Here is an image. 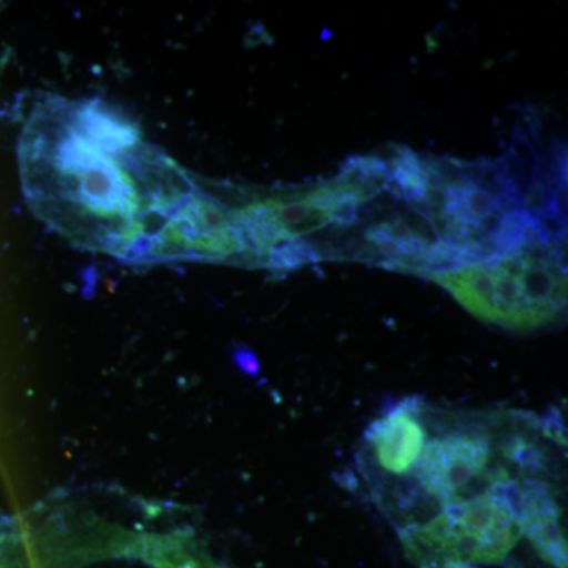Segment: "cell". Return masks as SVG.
I'll list each match as a JSON object with an SVG mask.
<instances>
[{"label": "cell", "instance_id": "obj_1", "mask_svg": "<svg viewBox=\"0 0 568 568\" xmlns=\"http://www.w3.org/2000/svg\"><path fill=\"white\" fill-rule=\"evenodd\" d=\"M529 245L497 260L432 274L429 278L488 324L515 332L548 327L567 308L562 254Z\"/></svg>", "mask_w": 568, "mask_h": 568}, {"label": "cell", "instance_id": "obj_2", "mask_svg": "<svg viewBox=\"0 0 568 568\" xmlns=\"http://www.w3.org/2000/svg\"><path fill=\"white\" fill-rule=\"evenodd\" d=\"M514 481L450 504L424 525L399 530L403 548L418 568H478L507 558L521 537Z\"/></svg>", "mask_w": 568, "mask_h": 568}, {"label": "cell", "instance_id": "obj_3", "mask_svg": "<svg viewBox=\"0 0 568 568\" xmlns=\"http://www.w3.org/2000/svg\"><path fill=\"white\" fill-rule=\"evenodd\" d=\"M493 452L487 435L470 429L433 437L414 476L426 495L440 503H462L481 493L478 488L514 481L506 467H491Z\"/></svg>", "mask_w": 568, "mask_h": 568}, {"label": "cell", "instance_id": "obj_4", "mask_svg": "<svg viewBox=\"0 0 568 568\" xmlns=\"http://www.w3.org/2000/svg\"><path fill=\"white\" fill-rule=\"evenodd\" d=\"M428 432L424 407L417 399H403L376 418L365 433V444L377 469L390 477L414 474L424 455Z\"/></svg>", "mask_w": 568, "mask_h": 568}, {"label": "cell", "instance_id": "obj_5", "mask_svg": "<svg viewBox=\"0 0 568 568\" xmlns=\"http://www.w3.org/2000/svg\"><path fill=\"white\" fill-rule=\"evenodd\" d=\"M560 518L562 511L548 484L526 480L518 488V521L521 534L532 541L541 558L556 568H567V544Z\"/></svg>", "mask_w": 568, "mask_h": 568}]
</instances>
